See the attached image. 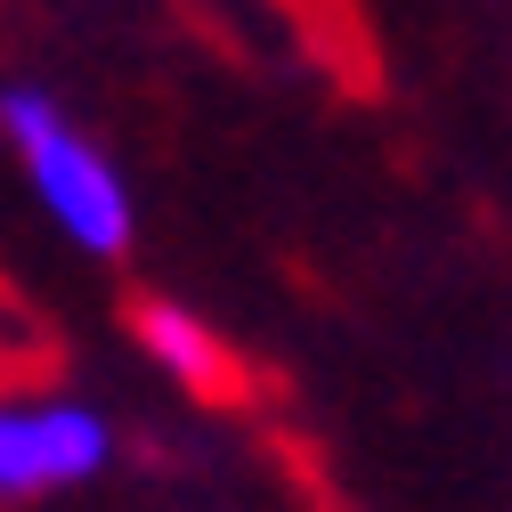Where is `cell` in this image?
I'll use <instances>...</instances> for the list:
<instances>
[{"instance_id":"obj_1","label":"cell","mask_w":512,"mask_h":512,"mask_svg":"<svg viewBox=\"0 0 512 512\" xmlns=\"http://www.w3.org/2000/svg\"><path fill=\"white\" fill-rule=\"evenodd\" d=\"M0 131H9V147H17V163L33 179L41 212L66 228L90 261H122V252H131V187H122L114 155L98 139H82L49 90L9 82V90H0Z\"/></svg>"},{"instance_id":"obj_2","label":"cell","mask_w":512,"mask_h":512,"mask_svg":"<svg viewBox=\"0 0 512 512\" xmlns=\"http://www.w3.org/2000/svg\"><path fill=\"white\" fill-rule=\"evenodd\" d=\"M114 456V431L82 399H17L0 415V496L33 504L49 488H82Z\"/></svg>"},{"instance_id":"obj_3","label":"cell","mask_w":512,"mask_h":512,"mask_svg":"<svg viewBox=\"0 0 512 512\" xmlns=\"http://www.w3.org/2000/svg\"><path fill=\"white\" fill-rule=\"evenodd\" d=\"M131 334H139V350L179 382V391H196V399H228L236 391V350L204 326L196 309H179V301H131Z\"/></svg>"}]
</instances>
